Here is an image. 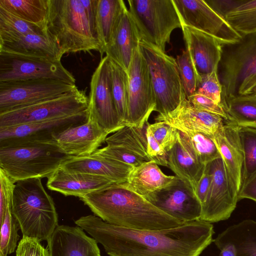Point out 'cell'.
<instances>
[{"label": "cell", "mask_w": 256, "mask_h": 256, "mask_svg": "<svg viewBox=\"0 0 256 256\" xmlns=\"http://www.w3.org/2000/svg\"><path fill=\"white\" fill-rule=\"evenodd\" d=\"M11 210L20 224L23 238L48 241L58 226L54 203L40 178L16 182Z\"/></svg>", "instance_id": "obj_3"}, {"label": "cell", "mask_w": 256, "mask_h": 256, "mask_svg": "<svg viewBox=\"0 0 256 256\" xmlns=\"http://www.w3.org/2000/svg\"><path fill=\"white\" fill-rule=\"evenodd\" d=\"M80 199L95 216L106 222L124 228L160 230L184 224L122 183L92 192Z\"/></svg>", "instance_id": "obj_2"}, {"label": "cell", "mask_w": 256, "mask_h": 256, "mask_svg": "<svg viewBox=\"0 0 256 256\" xmlns=\"http://www.w3.org/2000/svg\"><path fill=\"white\" fill-rule=\"evenodd\" d=\"M0 52L60 61L57 44L46 32L16 34L0 32Z\"/></svg>", "instance_id": "obj_21"}, {"label": "cell", "mask_w": 256, "mask_h": 256, "mask_svg": "<svg viewBox=\"0 0 256 256\" xmlns=\"http://www.w3.org/2000/svg\"><path fill=\"white\" fill-rule=\"evenodd\" d=\"M80 1L85 10L90 28L96 36L95 20L98 0H80Z\"/></svg>", "instance_id": "obj_51"}, {"label": "cell", "mask_w": 256, "mask_h": 256, "mask_svg": "<svg viewBox=\"0 0 256 256\" xmlns=\"http://www.w3.org/2000/svg\"><path fill=\"white\" fill-rule=\"evenodd\" d=\"M167 154L168 167L196 195L197 186L206 165L198 161L186 146L180 131L178 132L176 142Z\"/></svg>", "instance_id": "obj_27"}, {"label": "cell", "mask_w": 256, "mask_h": 256, "mask_svg": "<svg viewBox=\"0 0 256 256\" xmlns=\"http://www.w3.org/2000/svg\"><path fill=\"white\" fill-rule=\"evenodd\" d=\"M126 8L122 0H98L95 30L102 57L121 14Z\"/></svg>", "instance_id": "obj_30"}, {"label": "cell", "mask_w": 256, "mask_h": 256, "mask_svg": "<svg viewBox=\"0 0 256 256\" xmlns=\"http://www.w3.org/2000/svg\"><path fill=\"white\" fill-rule=\"evenodd\" d=\"M176 176H167L154 161L146 162L133 168L125 182L122 183L146 198L150 194L176 182Z\"/></svg>", "instance_id": "obj_28"}, {"label": "cell", "mask_w": 256, "mask_h": 256, "mask_svg": "<svg viewBox=\"0 0 256 256\" xmlns=\"http://www.w3.org/2000/svg\"><path fill=\"white\" fill-rule=\"evenodd\" d=\"M212 180V174L206 166L204 172L198 182L196 195L201 205L203 203L209 190Z\"/></svg>", "instance_id": "obj_49"}, {"label": "cell", "mask_w": 256, "mask_h": 256, "mask_svg": "<svg viewBox=\"0 0 256 256\" xmlns=\"http://www.w3.org/2000/svg\"><path fill=\"white\" fill-rule=\"evenodd\" d=\"M146 199L156 208L185 223L200 220L202 205L194 192L180 179Z\"/></svg>", "instance_id": "obj_17"}, {"label": "cell", "mask_w": 256, "mask_h": 256, "mask_svg": "<svg viewBox=\"0 0 256 256\" xmlns=\"http://www.w3.org/2000/svg\"><path fill=\"white\" fill-rule=\"evenodd\" d=\"M195 93L208 97L223 106L222 86L218 77V70L208 74L198 75Z\"/></svg>", "instance_id": "obj_41"}, {"label": "cell", "mask_w": 256, "mask_h": 256, "mask_svg": "<svg viewBox=\"0 0 256 256\" xmlns=\"http://www.w3.org/2000/svg\"><path fill=\"white\" fill-rule=\"evenodd\" d=\"M0 256H7L13 253L17 248L20 238L18 230L20 224L12 214L11 206H7L3 220L0 224Z\"/></svg>", "instance_id": "obj_38"}, {"label": "cell", "mask_w": 256, "mask_h": 256, "mask_svg": "<svg viewBox=\"0 0 256 256\" xmlns=\"http://www.w3.org/2000/svg\"><path fill=\"white\" fill-rule=\"evenodd\" d=\"M16 256H50L48 248H45L39 240L32 238H23L16 249Z\"/></svg>", "instance_id": "obj_47"}, {"label": "cell", "mask_w": 256, "mask_h": 256, "mask_svg": "<svg viewBox=\"0 0 256 256\" xmlns=\"http://www.w3.org/2000/svg\"><path fill=\"white\" fill-rule=\"evenodd\" d=\"M70 156L54 142L0 147V168L16 182L48 178Z\"/></svg>", "instance_id": "obj_6"}, {"label": "cell", "mask_w": 256, "mask_h": 256, "mask_svg": "<svg viewBox=\"0 0 256 256\" xmlns=\"http://www.w3.org/2000/svg\"><path fill=\"white\" fill-rule=\"evenodd\" d=\"M213 241L218 248L227 244H233L236 256H256V221L245 220L230 226Z\"/></svg>", "instance_id": "obj_29"}, {"label": "cell", "mask_w": 256, "mask_h": 256, "mask_svg": "<svg viewBox=\"0 0 256 256\" xmlns=\"http://www.w3.org/2000/svg\"><path fill=\"white\" fill-rule=\"evenodd\" d=\"M60 168L69 172L101 176L118 183L125 182L133 167L94 153L82 156H70Z\"/></svg>", "instance_id": "obj_24"}, {"label": "cell", "mask_w": 256, "mask_h": 256, "mask_svg": "<svg viewBox=\"0 0 256 256\" xmlns=\"http://www.w3.org/2000/svg\"><path fill=\"white\" fill-rule=\"evenodd\" d=\"M88 98L77 88L58 97L0 113V128L40 122L82 112L88 109Z\"/></svg>", "instance_id": "obj_9"}, {"label": "cell", "mask_w": 256, "mask_h": 256, "mask_svg": "<svg viewBox=\"0 0 256 256\" xmlns=\"http://www.w3.org/2000/svg\"><path fill=\"white\" fill-rule=\"evenodd\" d=\"M0 7L26 21L45 26L47 0H0Z\"/></svg>", "instance_id": "obj_33"}, {"label": "cell", "mask_w": 256, "mask_h": 256, "mask_svg": "<svg viewBox=\"0 0 256 256\" xmlns=\"http://www.w3.org/2000/svg\"><path fill=\"white\" fill-rule=\"evenodd\" d=\"M182 25L214 37L221 44L234 43L242 36L204 0H173Z\"/></svg>", "instance_id": "obj_15"}, {"label": "cell", "mask_w": 256, "mask_h": 256, "mask_svg": "<svg viewBox=\"0 0 256 256\" xmlns=\"http://www.w3.org/2000/svg\"><path fill=\"white\" fill-rule=\"evenodd\" d=\"M88 109L82 112L51 120L0 128V147L24 144L49 142L68 128L84 122Z\"/></svg>", "instance_id": "obj_16"}, {"label": "cell", "mask_w": 256, "mask_h": 256, "mask_svg": "<svg viewBox=\"0 0 256 256\" xmlns=\"http://www.w3.org/2000/svg\"><path fill=\"white\" fill-rule=\"evenodd\" d=\"M50 256H97L98 242L80 227L58 225L48 240Z\"/></svg>", "instance_id": "obj_22"}, {"label": "cell", "mask_w": 256, "mask_h": 256, "mask_svg": "<svg viewBox=\"0 0 256 256\" xmlns=\"http://www.w3.org/2000/svg\"><path fill=\"white\" fill-rule=\"evenodd\" d=\"M108 134L88 113L86 122L59 133L54 137V142L68 156H86L97 150L105 142Z\"/></svg>", "instance_id": "obj_18"}, {"label": "cell", "mask_w": 256, "mask_h": 256, "mask_svg": "<svg viewBox=\"0 0 256 256\" xmlns=\"http://www.w3.org/2000/svg\"><path fill=\"white\" fill-rule=\"evenodd\" d=\"M218 249L220 250V256H236V248L232 244H224Z\"/></svg>", "instance_id": "obj_52"}, {"label": "cell", "mask_w": 256, "mask_h": 256, "mask_svg": "<svg viewBox=\"0 0 256 256\" xmlns=\"http://www.w3.org/2000/svg\"><path fill=\"white\" fill-rule=\"evenodd\" d=\"M254 94H256V91L255 92H254Z\"/></svg>", "instance_id": "obj_54"}, {"label": "cell", "mask_w": 256, "mask_h": 256, "mask_svg": "<svg viewBox=\"0 0 256 256\" xmlns=\"http://www.w3.org/2000/svg\"><path fill=\"white\" fill-rule=\"evenodd\" d=\"M148 124L147 122L146 126L148 154L151 160L158 165L168 166L167 153L154 138Z\"/></svg>", "instance_id": "obj_46"}, {"label": "cell", "mask_w": 256, "mask_h": 256, "mask_svg": "<svg viewBox=\"0 0 256 256\" xmlns=\"http://www.w3.org/2000/svg\"><path fill=\"white\" fill-rule=\"evenodd\" d=\"M88 110L109 134L124 126L120 121L114 102L110 60L106 56L102 58L92 76Z\"/></svg>", "instance_id": "obj_14"}, {"label": "cell", "mask_w": 256, "mask_h": 256, "mask_svg": "<svg viewBox=\"0 0 256 256\" xmlns=\"http://www.w3.org/2000/svg\"><path fill=\"white\" fill-rule=\"evenodd\" d=\"M97 256H100V254H98V255Z\"/></svg>", "instance_id": "obj_53"}, {"label": "cell", "mask_w": 256, "mask_h": 256, "mask_svg": "<svg viewBox=\"0 0 256 256\" xmlns=\"http://www.w3.org/2000/svg\"><path fill=\"white\" fill-rule=\"evenodd\" d=\"M222 86V106L226 100L254 94L256 91V32L242 36L238 42L222 44L218 68Z\"/></svg>", "instance_id": "obj_5"}, {"label": "cell", "mask_w": 256, "mask_h": 256, "mask_svg": "<svg viewBox=\"0 0 256 256\" xmlns=\"http://www.w3.org/2000/svg\"><path fill=\"white\" fill-rule=\"evenodd\" d=\"M182 86L186 98L196 90L198 74L188 51H182L176 59Z\"/></svg>", "instance_id": "obj_40"}, {"label": "cell", "mask_w": 256, "mask_h": 256, "mask_svg": "<svg viewBox=\"0 0 256 256\" xmlns=\"http://www.w3.org/2000/svg\"><path fill=\"white\" fill-rule=\"evenodd\" d=\"M45 28L62 56L70 52H100L80 0H47Z\"/></svg>", "instance_id": "obj_4"}, {"label": "cell", "mask_w": 256, "mask_h": 256, "mask_svg": "<svg viewBox=\"0 0 256 256\" xmlns=\"http://www.w3.org/2000/svg\"><path fill=\"white\" fill-rule=\"evenodd\" d=\"M221 157L239 191L242 184L243 154L238 132V126L226 121L212 134Z\"/></svg>", "instance_id": "obj_26"}, {"label": "cell", "mask_w": 256, "mask_h": 256, "mask_svg": "<svg viewBox=\"0 0 256 256\" xmlns=\"http://www.w3.org/2000/svg\"><path fill=\"white\" fill-rule=\"evenodd\" d=\"M0 32L16 34H42L44 26L26 21L0 7Z\"/></svg>", "instance_id": "obj_39"}, {"label": "cell", "mask_w": 256, "mask_h": 256, "mask_svg": "<svg viewBox=\"0 0 256 256\" xmlns=\"http://www.w3.org/2000/svg\"><path fill=\"white\" fill-rule=\"evenodd\" d=\"M155 122H162L182 132H200L212 135L224 124L226 120L217 114L196 108L184 98L172 112L158 114Z\"/></svg>", "instance_id": "obj_19"}, {"label": "cell", "mask_w": 256, "mask_h": 256, "mask_svg": "<svg viewBox=\"0 0 256 256\" xmlns=\"http://www.w3.org/2000/svg\"><path fill=\"white\" fill-rule=\"evenodd\" d=\"M180 132L186 146L200 163L206 166L221 157L212 135L200 132Z\"/></svg>", "instance_id": "obj_35"}, {"label": "cell", "mask_w": 256, "mask_h": 256, "mask_svg": "<svg viewBox=\"0 0 256 256\" xmlns=\"http://www.w3.org/2000/svg\"><path fill=\"white\" fill-rule=\"evenodd\" d=\"M42 78L76 84L61 61L0 52V82Z\"/></svg>", "instance_id": "obj_13"}, {"label": "cell", "mask_w": 256, "mask_h": 256, "mask_svg": "<svg viewBox=\"0 0 256 256\" xmlns=\"http://www.w3.org/2000/svg\"><path fill=\"white\" fill-rule=\"evenodd\" d=\"M114 184L120 183L101 176L69 172L60 167L48 178L46 186L50 190L65 196H74L80 198L90 192Z\"/></svg>", "instance_id": "obj_25"}, {"label": "cell", "mask_w": 256, "mask_h": 256, "mask_svg": "<svg viewBox=\"0 0 256 256\" xmlns=\"http://www.w3.org/2000/svg\"><path fill=\"white\" fill-rule=\"evenodd\" d=\"M128 2L140 40L165 52L172 32L182 26L173 0H128Z\"/></svg>", "instance_id": "obj_8"}, {"label": "cell", "mask_w": 256, "mask_h": 256, "mask_svg": "<svg viewBox=\"0 0 256 256\" xmlns=\"http://www.w3.org/2000/svg\"><path fill=\"white\" fill-rule=\"evenodd\" d=\"M205 1L216 12L225 18L227 14L242 4L244 0H207Z\"/></svg>", "instance_id": "obj_48"}, {"label": "cell", "mask_w": 256, "mask_h": 256, "mask_svg": "<svg viewBox=\"0 0 256 256\" xmlns=\"http://www.w3.org/2000/svg\"><path fill=\"white\" fill-rule=\"evenodd\" d=\"M184 40L198 75L218 70L222 44L212 36L194 28L182 25Z\"/></svg>", "instance_id": "obj_20"}, {"label": "cell", "mask_w": 256, "mask_h": 256, "mask_svg": "<svg viewBox=\"0 0 256 256\" xmlns=\"http://www.w3.org/2000/svg\"><path fill=\"white\" fill-rule=\"evenodd\" d=\"M128 77V118L124 125L143 128L153 111L155 94L147 63L138 46L127 72Z\"/></svg>", "instance_id": "obj_10"}, {"label": "cell", "mask_w": 256, "mask_h": 256, "mask_svg": "<svg viewBox=\"0 0 256 256\" xmlns=\"http://www.w3.org/2000/svg\"><path fill=\"white\" fill-rule=\"evenodd\" d=\"M212 182L202 204L200 220L210 223L228 219L238 200V191L222 157L206 164Z\"/></svg>", "instance_id": "obj_12"}, {"label": "cell", "mask_w": 256, "mask_h": 256, "mask_svg": "<svg viewBox=\"0 0 256 256\" xmlns=\"http://www.w3.org/2000/svg\"><path fill=\"white\" fill-rule=\"evenodd\" d=\"M224 104L230 122L238 126L256 127V94L232 97Z\"/></svg>", "instance_id": "obj_32"}, {"label": "cell", "mask_w": 256, "mask_h": 256, "mask_svg": "<svg viewBox=\"0 0 256 256\" xmlns=\"http://www.w3.org/2000/svg\"><path fill=\"white\" fill-rule=\"evenodd\" d=\"M146 126L124 125L120 130L106 138V145L122 148L140 155L148 161H151L147 152Z\"/></svg>", "instance_id": "obj_31"}, {"label": "cell", "mask_w": 256, "mask_h": 256, "mask_svg": "<svg viewBox=\"0 0 256 256\" xmlns=\"http://www.w3.org/2000/svg\"><path fill=\"white\" fill-rule=\"evenodd\" d=\"M225 19L241 36L256 32V0H244Z\"/></svg>", "instance_id": "obj_36"}, {"label": "cell", "mask_w": 256, "mask_h": 256, "mask_svg": "<svg viewBox=\"0 0 256 256\" xmlns=\"http://www.w3.org/2000/svg\"><path fill=\"white\" fill-rule=\"evenodd\" d=\"M139 46L150 71L156 98V111L160 114L170 112L186 98L176 60L144 41H140Z\"/></svg>", "instance_id": "obj_7"}, {"label": "cell", "mask_w": 256, "mask_h": 256, "mask_svg": "<svg viewBox=\"0 0 256 256\" xmlns=\"http://www.w3.org/2000/svg\"><path fill=\"white\" fill-rule=\"evenodd\" d=\"M109 256H199L212 242L214 226L200 220L160 230L126 228L95 215L74 221Z\"/></svg>", "instance_id": "obj_1"}, {"label": "cell", "mask_w": 256, "mask_h": 256, "mask_svg": "<svg viewBox=\"0 0 256 256\" xmlns=\"http://www.w3.org/2000/svg\"><path fill=\"white\" fill-rule=\"evenodd\" d=\"M140 41L137 28L126 8L121 14L104 53L110 60L128 72Z\"/></svg>", "instance_id": "obj_23"}, {"label": "cell", "mask_w": 256, "mask_h": 256, "mask_svg": "<svg viewBox=\"0 0 256 256\" xmlns=\"http://www.w3.org/2000/svg\"><path fill=\"white\" fill-rule=\"evenodd\" d=\"M148 124L155 139L166 153L168 152L176 142L178 130L162 122Z\"/></svg>", "instance_id": "obj_43"}, {"label": "cell", "mask_w": 256, "mask_h": 256, "mask_svg": "<svg viewBox=\"0 0 256 256\" xmlns=\"http://www.w3.org/2000/svg\"><path fill=\"white\" fill-rule=\"evenodd\" d=\"M94 154L103 157L116 160L133 168L138 166L148 161L144 158L122 148L108 146L98 148Z\"/></svg>", "instance_id": "obj_42"}, {"label": "cell", "mask_w": 256, "mask_h": 256, "mask_svg": "<svg viewBox=\"0 0 256 256\" xmlns=\"http://www.w3.org/2000/svg\"><path fill=\"white\" fill-rule=\"evenodd\" d=\"M76 84L50 78L0 82V113L60 96Z\"/></svg>", "instance_id": "obj_11"}, {"label": "cell", "mask_w": 256, "mask_h": 256, "mask_svg": "<svg viewBox=\"0 0 256 256\" xmlns=\"http://www.w3.org/2000/svg\"><path fill=\"white\" fill-rule=\"evenodd\" d=\"M16 182L0 168V224L3 220L7 206L10 204L12 207Z\"/></svg>", "instance_id": "obj_44"}, {"label": "cell", "mask_w": 256, "mask_h": 256, "mask_svg": "<svg viewBox=\"0 0 256 256\" xmlns=\"http://www.w3.org/2000/svg\"><path fill=\"white\" fill-rule=\"evenodd\" d=\"M243 154L242 184L256 173V127L238 126Z\"/></svg>", "instance_id": "obj_37"}, {"label": "cell", "mask_w": 256, "mask_h": 256, "mask_svg": "<svg viewBox=\"0 0 256 256\" xmlns=\"http://www.w3.org/2000/svg\"><path fill=\"white\" fill-rule=\"evenodd\" d=\"M196 108L220 116L226 121L229 120L228 114L220 104L204 96L194 93L186 98Z\"/></svg>", "instance_id": "obj_45"}, {"label": "cell", "mask_w": 256, "mask_h": 256, "mask_svg": "<svg viewBox=\"0 0 256 256\" xmlns=\"http://www.w3.org/2000/svg\"><path fill=\"white\" fill-rule=\"evenodd\" d=\"M238 198H247L256 202V173L242 185L238 194Z\"/></svg>", "instance_id": "obj_50"}, {"label": "cell", "mask_w": 256, "mask_h": 256, "mask_svg": "<svg viewBox=\"0 0 256 256\" xmlns=\"http://www.w3.org/2000/svg\"><path fill=\"white\" fill-rule=\"evenodd\" d=\"M112 89L117 112L122 125L128 118V72L118 64L110 60Z\"/></svg>", "instance_id": "obj_34"}]
</instances>
